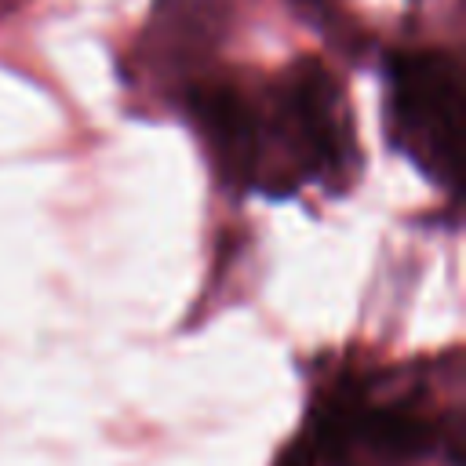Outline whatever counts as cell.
<instances>
[{"label": "cell", "instance_id": "obj_1", "mask_svg": "<svg viewBox=\"0 0 466 466\" xmlns=\"http://www.w3.org/2000/svg\"><path fill=\"white\" fill-rule=\"evenodd\" d=\"M258 138L251 186L288 193L306 178L342 175L350 167L353 127L339 80L313 58L295 62L255 98Z\"/></svg>", "mask_w": 466, "mask_h": 466}, {"label": "cell", "instance_id": "obj_2", "mask_svg": "<svg viewBox=\"0 0 466 466\" xmlns=\"http://www.w3.org/2000/svg\"><path fill=\"white\" fill-rule=\"evenodd\" d=\"M462 73L444 51H408L390 69V124L400 149L433 182L455 178Z\"/></svg>", "mask_w": 466, "mask_h": 466}, {"label": "cell", "instance_id": "obj_4", "mask_svg": "<svg viewBox=\"0 0 466 466\" xmlns=\"http://www.w3.org/2000/svg\"><path fill=\"white\" fill-rule=\"evenodd\" d=\"M226 0H171L160 11L157 40L175 69H189L208 58L226 29Z\"/></svg>", "mask_w": 466, "mask_h": 466}, {"label": "cell", "instance_id": "obj_3", "mask_svg": "<svg viewBox=\"0 0 466 466\" xmlns=\"http://www.w3.org/2000/svg\"><path fill=\"white\" fill-rule=\"evenodd\" d=\"M189 113L208 142L215 167L233 186H251L255 175V138H258V113L255 98L229 80H193L189 87Z\"/></svg>", "mask_w": 466, "mask_h": 466}]
</instances>
